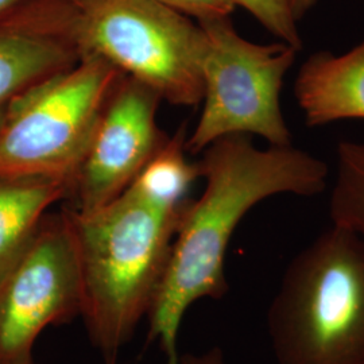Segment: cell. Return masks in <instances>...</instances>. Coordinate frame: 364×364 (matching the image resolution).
<instances>
[{"instance_id": "cell-13", "label": "cell", "mask_w": 364, "mask_h": 364, "mask_svg": "<svg viewBox=\"0 0 364 364\" xmlns=\"http://www.w3.org/2000/svg\"><path fill=\"white\" fill-rule=\"evenodd\" d=\"M329 216L332 224L364 240V141L338 142Z\"/></svg>"}, {"instance_id": "cell-6", "label": "cell", "mask_w": 364, "mask_h": 364, "mask_svg": "<svg viewBox=\"0 0 364 364\" xmlns=\"http://www.w3.org/2000/svg\"><path fill=\"white\" fill-rule=\"evenodd\" d=\"M124 75L96 54L23 96L0 126V174L70 177Z\"/></svg>"}, {"instance_id": "cell-19", "label": "cell", "mask_w": 364, "mask_h": 364, "mask_svg": "<svg viewBox=\"0 0 364 364\" xmlns=\"http://www.w3.org/2000/svg\"><path fill=\"white\" fill-rule=\"evenodd\" d=\"M33 364H37V363H36V362H34V363H33Z\"/></svg>"}, {"instance_id": "cell-15", "label": "cell", "mask_w": 364, "mask_h": 364, "mask_svg": "<svg viewBox=\"0 0 364 364\" xmlns=\"http://www.w3.org/2000/svg\"><path fill=\"white\" fill-rule=\"evenodd\" d=\"M196 22L230 18L236 9L234 0H158Z\"/></svg>"}, {"instance_id": "cell-11", "label": "cell", "mask_w": 364, "mask_h": 364, "mask_svg": "<svg viewBox=\"0 0 364 364\" xmlns=\"http://www.w3.org/2000/svg\"><path fill=\"white\" fill-rule=\"evenodd\" d=\"M70 177L0 174V278L26 250L55 203L69 197Z\"/></svg>"}, {"instance_id": "cell-8", "label": "cell", "mask_w": 364, "mask_h": 364, "mask_svg": "<svg viewBox=\"0 0 364 364\" xmlns=\"http://www.w3.org/2000/svg\"><path fill=\"white\" fill-rule=\"evenodd\" d=\"M161 102L142 82L122 77L73 176L69 209L78 213L96 210L130 186L169 138L156 123Z\"/></svg>"}, {"instance_id": "cell-18", "label": "cell", "mask_w": 364, "mask_h": 364, "mask_svg": "<svg viewBox=\"0 0 364 364\" xmlns=\"http://www.w3.org/2000/svg\"><path fill=\"white\" fill-rule=\"evenodd\" d=\"M21 1H23V0H0V13L7 10V9H10V7H13V6L18 4V3H21Z\"/></svg>"}, {"instance_id": "cell-17", "label": "cell", "mask_w": 364, "mask_h": 364, "mask_svg": "<svg viewBox=\"0 0 364 364\" xmlns=\"http://www.w3.org/2000/svg\"><path fill=\"white\" fill-rule=\"evenodd\" d=\"M290 3H291V9H293L294 16L297 18V21L299 22L317 6L318 0H290Z\"/></svg>"}, {"instance_id": "cell-2", "label": "cell", "mask_w": 364, "mask_h": 364, "mask_svg": "<svg viewBox=\"0 0 364 364\" xmlns=\"http://www.w3.org/2000/svg\"><path fill=\"white\" fill-rule=\"evenodd\" d=\"M65 209L81 269V316L93 346L115 364L154 304L183 210L161 208L130 189L92 212Z\"/></svg>"}, {"instance_id": "cell-14", "label": "cell", "mask_w": 364, "mask_h": 364, "mask_svg": "<svg viewBox=\"0 0 364 364\" xmlns=\"http://www.w3.org/2000/svg\"><path fill=\"white\" fill-rule=\"evenodd\" d=\"M236 7L251 14L262 26L281 42L302 49L299 21L294 16L290 0H234Z\"/></svg>"}, {"instance_id": "cell-10", "label": "cell", "mask_w": 364, "mask_h": 364, "mask_svg": "<svg viewBox=\"0 0 364 364\" xmlns=\"http://www.w3.org/2000/svg\"><path fill=\"white\" fill-rule=\"evenodd\" d=\"M294 97L311 129L364 119V38L341 54H311L299 66Z\"/></svg>"}, {"instance_id": "cell-9", "label": "cell", "mask_w": 364, "mask_h": 364, "mask_svg": "<svg viewBox=\"0 0 364 364\" xmlns=\"http://www.w3.org/2000/svg\"><path fill=\"white\" fill-rule=\"evenodd\" d=\"M82 57L72 0H23L0 13V126L27 93Z\"/></svg>"}, {"instance_id": "cell-16", "label": "cell", "mask_w": 364, "mask_h": 364, "mask_svg": "<svg viewBox=\"0 0 364 364\" xmlns=\"http://www.w3.org/2000/svg\"><path fill=\"white\" fill-rule=\"evenodd\" d=\"M180 364H227L224 353L219 348H212L203 353H186L180 356Z\"/></svg>"}, {"instance_id": "cell-12", "label": "cell", "mask_w": 364, "mask_h": 364, "mask_svg": "<svg viewBox=\"0 0 364 364\" xmlns=\"http://www.w3.org/2000/svg\"><path fill=\"white\" fill-rule=\"evenodd\" d=\"M186 138L183 124L158 149L127 189L161 208L183 210L189 203L188 192L201 177L200 165L185 156Z\"/></svg>"}, {"instance_id": "cell-1", "label": "cell", "mask_w": 364, "mask_h": 364, "mask_svg": "<svg viewBox=\"0 0 364 364\" xmlns=\"http://www.w3.org/2000/svg\"><path fill=\"white\" fill-rule=\"evenodd\" d=\"M203 153L205 189L182 212L149 312V340L159 344L166 364H180L178 331L186 311L198 299H220L228 291L224 260L243 218L273 196L320 195L329 177L326 162L311 153L293 144L259 149L250 135L224 136Z\"/></svg>"}, {"instance_id": "cell-3", "label": "cell", "mask_w": 364, "mask_h": 364, "mask_svg": "<svg viewBox=\"0 0 364 364\" xmlns=\"http://www.w3.org/2000/svg\"><path fill=\"white\" fill-rule=\"evenodd\" d=\"M277 364H364V240L332 224L290 260L267 312Z\"/></svg>"}, {"instance_id": "cell-7", "label": "cell", "mask_w": 364, "mask_h": 364, "mask_svg": "<svg viewBox=\"0 0 364 364\" xmlns=\"http://www.w3.org/2000/svg\"><path fill=\"white\" fill-rule=\"evenodd\" d=\"M77 246L66 209L46 215L22 255L0 278V364H33L41 332L81 314Z\"/></svg>"}, {"instance_id": "cell-4", "label": "cell", "mask_w": 364, "mask_h": 364, "mask_svg": "<svg viewBox=\"0 0 364 364\" xmlns=\"http://www.w3.org/2000/svg\"><path fill=\"white\" fill-rule=\"evenodd\" d=\"M82 55L96 54L161 100H203L205 34L198 22L158 0H72Z\"/></svg>"}, {"instance_id": "cell-5", "label": "cell", "mask_w": 364, "mask_h": 364, "mask_svg": "<svg viewBox=\"0 0 364 364\" xmlns=\"http://www.w3.org/2000/svg\"><path fill=\"white\" fill-rule=\"evenodd\" d=\"M198 23L205 34L203 111L186 138V150L201 153L230 135H257L269 146H291L281 93L299 50L281 41L251 42L237 33L230 18Z\"/></svg>"}]
</instances>
